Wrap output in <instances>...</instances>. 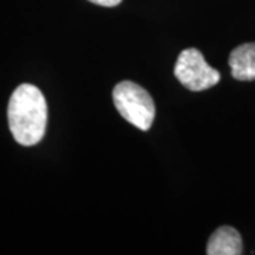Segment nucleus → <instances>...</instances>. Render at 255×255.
<instances>
[{
    "label": "nucleus",
    "instance_id": "3",
    "mask_svg": "<svg viewBox=\"0 0 255 255\" xmlns=\"http://www.w3.org/2000/svg\"><path fill=\"white\" fill-rule=\"evenodd\" d=\"M174 75L190 91H204L217 85L220 73L206 63L197 48H186L177 57L174 65Z\"/></svg>",
    "mask_w": 255,
    "mask_h": 255
},
{
    "label": "nucleus",
    "instance_id": "4",
    "mask_svg": "<svg viewBox=\"0 0 255 255\" xmlns=\"http://www.w3.org/2000/svg\"><path fill=\"white\" fill-rule=\"evenodd\" d=\"M209 255H240L243 254V240L236 228L223 226L217 228L207 244Z\"/></svg>",
    "mask_w": 255,
    "mask_h": 255
},
{
    "label": "nucleus",
    "instance_id": "1",
    "mask_svg": "<svg viewBox=\"0 0 255 255\" xmlns=\"http://www.w3.org/2000/svg\"><path fill=\"white\" fill-rule=\"evenodd\" d=\"M7 118L10 132L17 143L37 145L46 133L48 118L44 95L31 84L17 87L10 97Z\"/></svg>",
    "mask_w": 255,
    "mask_h": 255
},
{
    "label": "nucleus",
    "instance_id": "2",
    "mask_svg": "<svg viewBox=\"0 0 255 255\" xmlns=\"http://www.w3.org/2000/svg\"><path fill=\"white\" fill-rule=\"evenodd\" d=\"M112 98L121 117L140 130H149L155 119V104L149 92L132 81H122L114 88Z\"/></svg>",
    "mask_w": 255,
    "mask_h": 255
},
{
    "label": "nucleus",
    "instance_id": "6",
    "mask_svg": "<svg viewBox=\"0 0 255 255\" xmlns=\"http://www.w3.org/2000/svg\"><path fill=\"white\" fill-rule=\"evenodd\" d=\"M90 1L95 3V4H100V6H104V7H115L122 0H90Z\"/></svg>",
    "mask_w": 255,
    "mask_h": 255
},
{
    "label": "nucleus",
    "instance_id": "5",
    "mask_svg": "<svg viewBox=\"0 0 255 255\" xmlns=\"http://www.w3.org/2000/svg\"><path fill=\"white\" fill-rule=\"evenodd\" d=\"M228 64L236 80H255V43H247L234 48L230 54Z\"/></svg>",
    "mask_w": 255,
    "mask_h": 255
}]
</instances>
